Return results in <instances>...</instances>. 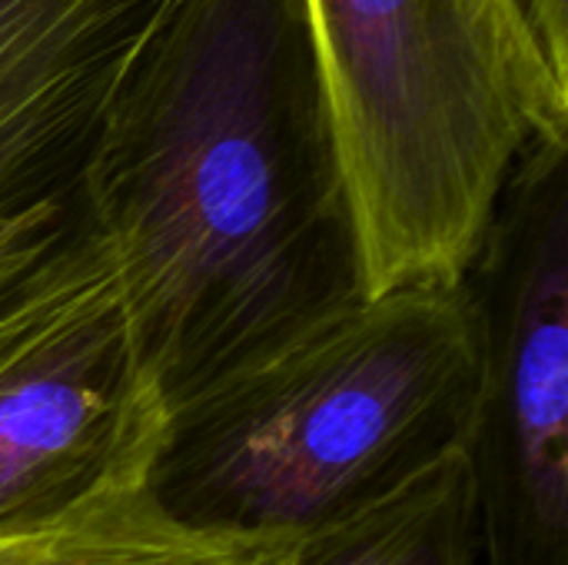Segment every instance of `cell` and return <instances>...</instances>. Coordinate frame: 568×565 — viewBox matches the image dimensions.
Segmentation results:
<instances>
[{
	"label": "cell",
	"mask_w": 568,
	"mask_h": 565,
	"mask_svg": "<svg viewBox=\"0 0 568 565\" xmlns=\"http://www.w3.org/2000/svg\"><path fill=\"white\" fill-rule=\"evenodd\" d=\"M80 196L166 413L369 300L303 0H176Z\"/></svg>",
	"instance_id": "6da1fadb"
},
{
	"label": "cell",
	"mask_w": 568,
	"mask_h": 565,
	"mask_svg": "<svg viewBox=\"0 0 568 565\" xmlns=\"http://www.w3.org/2000/svg\"><path fill=\"white\" fill-rule=\"evenodd\" d=\"M476 396L466 283L369 296L170 410L150 490L203 533L303 539L466 446Z\"/></svg>",
	"instance_id": "7a4b0ae2"
},
{
	"label": "cell",
	"mask_w": 568,
	"mask_h": 565,
	"mask_svg": "<svg viewBox=\"0 0 568 565\" xmlns=\"http://www.w3.org/2000/svg\"><path fill=\"white\" fill-rule=\"evenodd\" d=\"M366 293L463 286L529 140L568 87L516 0H303Z\"/></svg>",
	"instance_id": "3957f363"
},
{
	"label": "cell",
	"mask_w": 568,
	"mask_h": 565,
	"mask_svg": "<svg viewBox=\"0 0 568 565\" xmlns=\"http://www.w3.org/2000/svg\"><path fill=\"white\" fill-rule=\"evenodd\" d=\"M466 290L479 549L489 565H568V140L526 143Z\"/></svg>",
	"instance_id": "277c9868"
},
{
	"label": "cell",
	"mask_w": 568,
	"mask_h": 565,
	"mask_svg": "<svg viewBox=\"0 0 568 565\" xmlns=\"http://www.w3.org/2000/svg\"><path fill=\"white\" fill-rule=\"evenodd\" d=\"M163 426L166 403L113 276L0 366V536L40 529L150 470Z\"/></svg>",
	"instance_id": "5b68a950"
},
{
	"label": "cell",
	"mask_w": 568,
	"mask_h": 565,
	"mask_svg": "<svg viewBox=\"0 0 568 565\" xmlns=\"http://www.w3.org/2000/svg\"><path fill=\"white\" fill-rule=\"evenodd\" d=\"M176 0H0V230L80 193L97 130Z\"/></svg>",
	"instance_id": "8992f818"
},
{
	"label": "cell",
	"mask_w": 568,
	"mask_h": 565,
	"mask_svg": "<svg viewBox=\"0 0 568 565\" xmlns=\"http://www.w3.org/2000/svg\"><path fill=\"white\" fill-rule=\"evenodd\" d=\"M296 543L193 529L136 470L40 529L0 536V565H283Z\"/></svg>",
	"instance_id": "52a82bcc"
},
{
	"label": "cell",
	"mask_w": 568,
	"mask_h": 565,
	"mask_svg": "<svg viewBox=\"0 0 568 565\" xmlns=\"http://www.w3.org/2000/svg\"><path fill=\"white\" fill-rule=\"evenodd\" d=\"M479 509L466 446L383 500L303 536L283 565H476Z\"/></svg>",
	"instance_id": "ba28073f"
},
{
	"label": "cell",
	"mask_w": 568,
	"mask_h": 565,
	"mask_svg": "<svg viewBox=\"0 0 568 565\" xmlns=\"http://www.w3.org/2000/svg\"><path fill=\"white\" fill-rule=\"evenodd\" d=\"M113 283V260L83 196L0 236V366Z\"/></svg>",
	"instance_id": "9c48e42d"
},
{
	"label": "cell",
	"mask_w": 568,
	"mask_h": 565,
	"mask_svg": "<svg viewBox=\"0 0 568 565\" xmlns=\"http://www.w3.org/2000/svg\"><path fill=\"white\" fill-rule=\"evenodd\" d=\"M552 77L568 87V0H516Z\"/></svg>",
	"instance_id": "30bf717a"
},
{
	"label": "cell",
	"mask_w": 568,
	"mask_h": 565,
	"mask_svg": "<svg viewBox=\"0 0 568 565\" xmlns=\"http://www.w3.org/2000/svg\"><path fill=\"white\" fill-rule=\"evenodd\" d=\"M0 236H3V233H0Z\"/></svg>",
	"instance_id": "8fae6325"
}]
</instances>
